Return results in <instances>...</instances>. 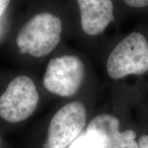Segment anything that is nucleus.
<instances>
[{
  "label": "nucleus",
  "mask_w": 148,
  "mask_h": 148,
  "mask_svg": "<svg viewBox=\"0 0 148 148\" xmlns=\"http://www.w3.org/2000/svg\"><path fill=\"white\" fill-rule=\"evenodd\" d=\"M62 21L49 12L39 13L21 28L16 37L20 53L41 58L52 52L61 39Z\"/></svg>",
  "instance_id": "f257e3e1"
},
{
  "label": "nucleus",
  "mask_w": 148,
  "mask_h": 148,
  "mask_svg": "<svg viewBox=\"0 0 148 148\" xmlns=\"http://www.w3.org/2000/svg\"><path fill=\"white\" fill-rule=\"evenodd\" d=\"M106 69L113 79L128 75H143L148 71V42L139 32L122 40L110 54Z\"/></svg>",
  "instance_id": "f03ea898"
},
{
  "label": "nucleus",
  "mask_w": 148,
  "mask_h": 148,
  "mask_svg": "<svg viewBox=\"0 0 148 148\" xmlns=\"http://www.w3.org/2000/svg\"><path fill=\"white\" fill-rule=\"evenodd\" d=\"M38 103L34 82L27 76L16 77L0 96V117L12 123L24 121L35 112Z\"/></svg>",
  "instance_id": "7ed1b4c3"
},
{
  "label": "nucleus",
  "mask_w": 148,
  "mask_h": 148,
  "mask_svg": "<svg viewBox=\"0 0 148 148\" xmlns=\"http://www.w3.org/2000/svg\"><path fill=\"white\" fill-rule=\"evenodd\" d=\"M84 65L79 58L64 55L52 58L43 77L45 89L54 95L69 97L75 95L82 83Z\"/></svg>",
  "instance_id": "20e7f679"
},
{
  "label": "nucleus",
  "mask_w": 148,
  "mask_h": 148,
  "mask_svg": "<svg viewBox=\"0 0 148 148\" xmlns=\"http://www.w3.org/2000/svg\"><path fill=\"white\" fill-rule=\"evenodd\" d=\"M86 120L82 103L73 101L63 106L52 118L44 148H66L82 132Z\"/></svg>",
  "instance_id": "39448f33"
},
{
  "label": "nucleus",
  "mask_w": 148,
  "mask_h": 148,
  "mask_svg": "<svg viewBox=\"0 0 148 148\" xmlns=\"http://www.w3.org/2000/svg\"><path fill=\"white\" fill-rule=\"evenodd\" d=\"M119 121L116 117L102 114L89 123L86 135L96 148H139L136 132L132 130L119 132Z\"/></svg>",
  "instance_id": "423d86ee"
},
{
  "label": "nucleus",
  "mask_w": 148,
  "mask_h": 148,
  "mask_svg": "<svg viewBox=\"0 0 148 148\" xmlns=\"http://www.w3.org/2000/svg\"><path fill=\"white\" fill-rule=\"evenodd\" d=\"M83 32L89 36L100 35L114 21L111 0H77Z\"/></svg>",
  "instance_id": "0eeeda50"
},
{
  "label": "nucleus",
  "mask_w": 148,
  "mask_h": 148,
  "mask_svg": "<svg viewBox=\"0 0 148 148\" xmlns=\"http://www.w3.org/2000/svg\"><path fill=\"white\" fill-rule=\"evenodd\" d=\"M70 148H96L94 143L86 134L78 139L75 140Z\"/></svg>",
  "instance_id": "6e6552de"
},
{
  "label": "nucleus",
  "mask_w": 148,
  "mask_h": 148,
  "mask_svg": "<svg viewBox=\"0 0 148 148\" xmlns=\"http://www.w3.org/2000/svg\"><path fill=\"white\" fill-rule=\"evenodd\" d=\"M126 4L132 8H145L148 6V0H123Z\"/></svg>",
  "instance_id": "1a4fd4ad"
},
{
  "label": "nucleus",
  "mask_w": 148,
  "mask_h": 148,
  "mask_svg": "<svg viewBox=\"0 0 148 148\" xmlns=\"http://www.w3.org/2000/svg\"><path fill=\"white\" fill-rule=\"evenodd\" d=\"M139 148H148V135H143L138 141Z\"/></svg>",
  "instance_id": "9d476101"
},
{
  "label": "nucleus",
  "mask_w": 148,
  "mask_h": 148,
  "mask_svg": "<svg viewBox=\"0 0 148 148\" xmlns=\"http://www.w3.org/2000/svg\"><path fill=\"white\" fill-rule=\"evenodd\" d=\"M10 1L11 0H0V16L4 13Z\"/></svg>",
  "instance_id": "9b49d317"
},
{
  "label": "nucleus",
  "mask_w": 148,
  "mask_h": 148,
  "mask_svg": "<svg viewBox=\"0 0 148 148\" xmlns=\"http://www.w3.org/2000/svg\"><path fill=\"white\" fill-rule=\"evenodd\" d=\"M0 146H1V140H0Z\"/></svg>",
  "instance_id": "f8f14e48"
}]
</instances>
